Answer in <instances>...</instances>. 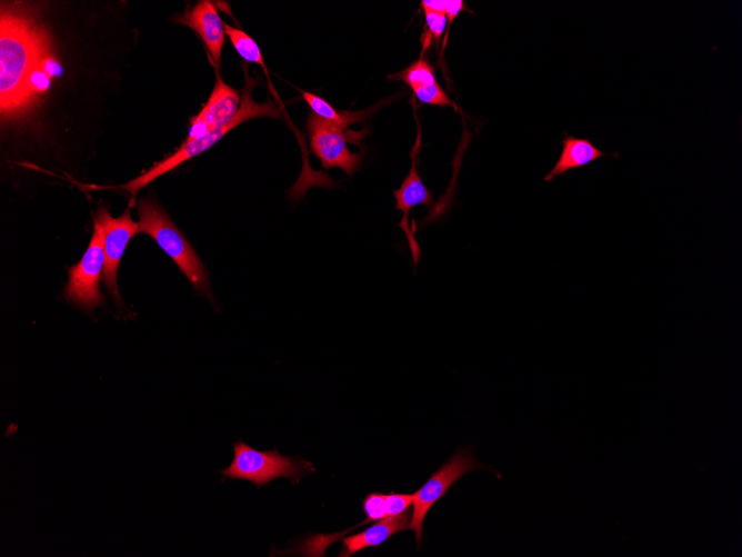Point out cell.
<instances>
[{"label":"cell","mask_w":742,"mask_h":557,"mask_svg":"<svg viewBox=\"0 0 742 557\" xmlns=\"http://www.w3.org/2000/svg\"><path fill=\"white\" fill-rule=\"evenodd\" d=\"M0 28V109L2 118H10L26 111L28 78L51 52V41L48 31L20 2H2Z\"/></svg>","instance_id":"cell-1"},{"label":"cell","mask_w":742,"mask_h":557,"mask_svg":"<svg viewBox=\"0 0 742 557\" xmlns=\"http://www.w3.org/2000/svg\"><path fill=\"white\" fill-rule=\"evenodd\" d=\"M139 231L153 238L195 291L213 300L207 268L186 236L153 199L138 203Z\"/></svg>","instance_id":"cell-2"},{"label":"cell","mask_w":742,"mask_h":557,"mask_svg":"<svg viewBox=\"0 0 742 557\" xmlns=\"http://www.w3.org/2000/svg\"><path fill=\"white\" fill-rule=\"evenodd\" d=\"M243 70L245 84L242 91L241 106L237 117L230 125L211 130L205 135L195 138H187L173 153L154 163L151 168L146 170L137 178L126 182L121 186V188L134 196L140 189L148 186L158 177L173 170L184 161L197 157L207 149L211 148L219 140H221L227 132L231 131L242 122L255 118L280 119V110L270 100L264 103H259L252 99L251 91L255 83L254 80L249 76L245 64H243Z\"/></svg>","instance_id":"cell-3"},{"label":"cell","mask_w":742,"mask_h":557,"mask_svg":"<svg viewBox=\"0 0 742 557\" xmlns=\"http://www.w3.org/2000/svg\"><path fill=\"white\" fill-rule=\"evenodd\" d=\"M233 448L232 462L228 468L220 470L225 478L244 479L260 487L280 477L298 484L302 476L314 471L311 462L302 458L282 456L277 448L262 451L242 440L234 442Z\"/></svg>","instance_id":"cell-4"},{"label":"cell","mask_w":742,"mask_h":557,"mask_svg":"<svg viewBox=\"0 0 742 557\" xmlns=\"http://www.w3.org/2000/svg\"><path fill=\"white\" fill-rule=\"evenodd\" d=\"M311 152L320 160L322 168H340L348 176H353L361 168L363 152H351L348 142L360 145L362 131H351L344 127L323 118L312 111L305 123Z\"/></svg>","instance_id":"cell-5"},{"label":"cell","mask_w":742,"mask_h":557,"mask_svg":"<svg viewBox=\"0 0 742 557\" xmlns=\"http://www.w3.org/2000/svg\"><path fill=\"white\" fill-rule=\"evenodd\" d=\"M104 270L103 228L99 219L93 218V233L80 261L68 269L64 297L68 301L84 310H92L104 304L99 288Z\"/></svg>","instance_id":"cell-6"},{"label":"cell","mask_w":742,"mask_h":557,"mask_svg":"<svg viewBox=\"0 0 742 557\" xmlns=\"http://www.w3.org/2000/svg\"><path fill=\"white\" fill-rule=\"evenodd\" d=\"M478 469H485V467H480L470 451L458 450L413 493V509L409 529L414 533L419 547L422 540L423 521L430 508L445 495L457 480Z\"/></svg>","instance_id":"cell-7"},{"label":"cell","mask_w":742,"mask_h":557,"mask_svg":"<svg viewBox=\"0 0 742 557\" xmlns=\"http://www.w3.org/2000/svg\"><path fill=\"white\" fill-rule=\"evenodd\" d=\"M94 217L99 219L103 228V284L120 307L122 300L117 282L118 268L127 245L140 232L139 223L132 220L129 208L121 216L113 218L108 208L101 206Z\"/></svg>","instance_id":"cell-8"},{"label":"cell","mask_w":742,"mask_h":557,"mask_svg":"<svg viewBox=\"0 0 742 557\" xmlns=\"http://www.w3.org/2000/svg\"><path fill=\"white\" fill-rule=\"evenodd\" d=\"M241 106L240 92L227 84L217 71L215 83L201 111L191 120L188 138L230 125Z\"/></svg>","instance_id":"cell-9"},{"label":"cell","mask_w":742,"mask_h":557,"mask_svg":"<svg viewBox=\"0 0 742 557\" xmlns=\"http://www.w3.org/2000/svg\"><path fill=\"white\" fill-rule=\"evenodd\" d=\"M419 141L420 138H418L411 151L412 163L408 176L403 179L400 188L393 191L397 201L395 209L402 212V218L398 226L407 236L415 266L418 265L421 252L413 231L410 229L409 213L415 206L423 205L430 207L434 202L430 190L423 183L418 171L417 155L419 150Z\"/></svg>","instance_id":"cell-10"},{"label":"cell","mask_w":742,"mask_h":557,"mask_svg":"<svg viewBox=\"0 0 742 557\" xmlns=\"http://www.w3.org/2000/svg\"><path fill=\"white\" fill-rule=\"evenodd\" d=\"M176 21L190 27L199 34L209 51L213 67L218 69L225 31L214 3L208 0L198 1Z\"/></svg>","instance_id":"cell-11"},{"label":"cell","mask_w":742,"mask_h":557,"mask_svg":"<svg viewBox=\"0 0 742 557\" xmlns=\"http://www.w3.org/2000/svg\"><path fill=\"white\" fill-rule=\"evenodd\" d=\"M388 78L407 83L414 97L422 103L451 106L458 109L437 81L434 67L423 56L407 68L389 74Z\"/></svg>","instance_id":"cell-12"},{"label":"cell","mask_w":742,"mask_h":557,"mask_svg":"<svg viewBox=\"0 0 742 557\" xmlns=\"http://www.w3.org/2000/svg\"><path fill=\"white\" fill-rule=\"evenodd\" d=\"M562 151L554 167L544 176V181H552L558 176L585 167L600 158H619V152L606 153L600 150L589 138L564 135L561 139Z\"/></svg>","instance_id":"cell-13"},{"label":"cell","mask_w":742,"mask_h":557,"mask_svg":"<svg viewBox=\"0 0 742 557\" xmlns=\"http://www.w3.org/2000/svg\"><path fill=\"white\" fill-rule=\"evenodd\" d=\"M411 518L412 510L408 509L400 515L377 520L363 531L343 538V546L339 556H352L368 547H377L383 544L394 534L409 529Z\"/></svg>","instance_id":"cell-14"},{"label":"cell","mask_w":742,"mask_h":557,"mask_svg":"<svg viewBox=\"0 0 742 557\" xmlns=\"http://www.w3.org/2000/svg\"><path fill=\"white\" fill-rule=\"evenodd\" d=\"M302 98L309 105L312 112L328 121L348 127L350 123L363 120L364 112L339 111L325 99L309 91H301Z\"/></svg>","instance_id":"cell-15"},{"label":"cell","mask_w":742,"mask_h":557,"mask_svg":"<svg viewBox=\"0 0 742 557\" xmlns=\"http://www.w3.org/2000/svg\"><path fill=\"white\" fill-rule=\"evenodd\" d=\"M224 31L243 60L257 63L264 72L268 71L258 43L248 33L228 23H224Z\"/></svg>","instance_id":"cell-16"},{"label":"cell","mask_w":742,"mask_h":557,"mask_svg":"<svg viewBox=\"0 0 742 557\" xmlns=\"http://www.w3.org/2000/svg\"><path fill=\"white\" fill-rule=\"evenodd\" d=\"M425 18V31L422 37V53L429 48L434 38L439 42L448 23L447 16L442 12L422 7Z\"/></svg>","instance_id":"cell-17"},{"label":"cell","mask_w":742,"mask_h":557,"mask_svg":"<svg viewBox=\"0 0 742 557\" xmlns=\"http://www.w3.org/2000/svg\"><path fill=\"white\" fill-rule=\"evenodd\" d=\"M385 497L387 494H382L379 491H373L368 494L362 501L365 519L362 523L350 528V530L355 529L365 524H369L371 521H377L379 519L388 517L389 514H388Z\"/></svg>","instance_id":"cell-18"},{"label":"cell","mask_w":742,"mask_h":557,"mask_svg":"<svg viewBox=\"0 0 742 557\" xmlns=\"http://www.w3.org/2000/svg\"><path fill=\"white\" fill-rule=\"evenodd\" d=\"M421 7L444 13L448 19V27L451 26L460 11H469L462 0H423Z\"/></svg>","instance_id":"cell-19"},{"label":"cell","mask_w":742,"mask_h":557,"mask_svg":"<svg viewBox=\"0 0 742 557\" xmlns=\"http://www.w3.org/2000/svg\"><path fill=\"white\" fill-rule=\"evenodd\" d=\"M387 507H388V514L389 516H395L404 513L410 508L412 505L413 500V493L412 494H398V493H389L387 494Z\"/></svg>","instance_id":"cell-20"}]
</instances>
